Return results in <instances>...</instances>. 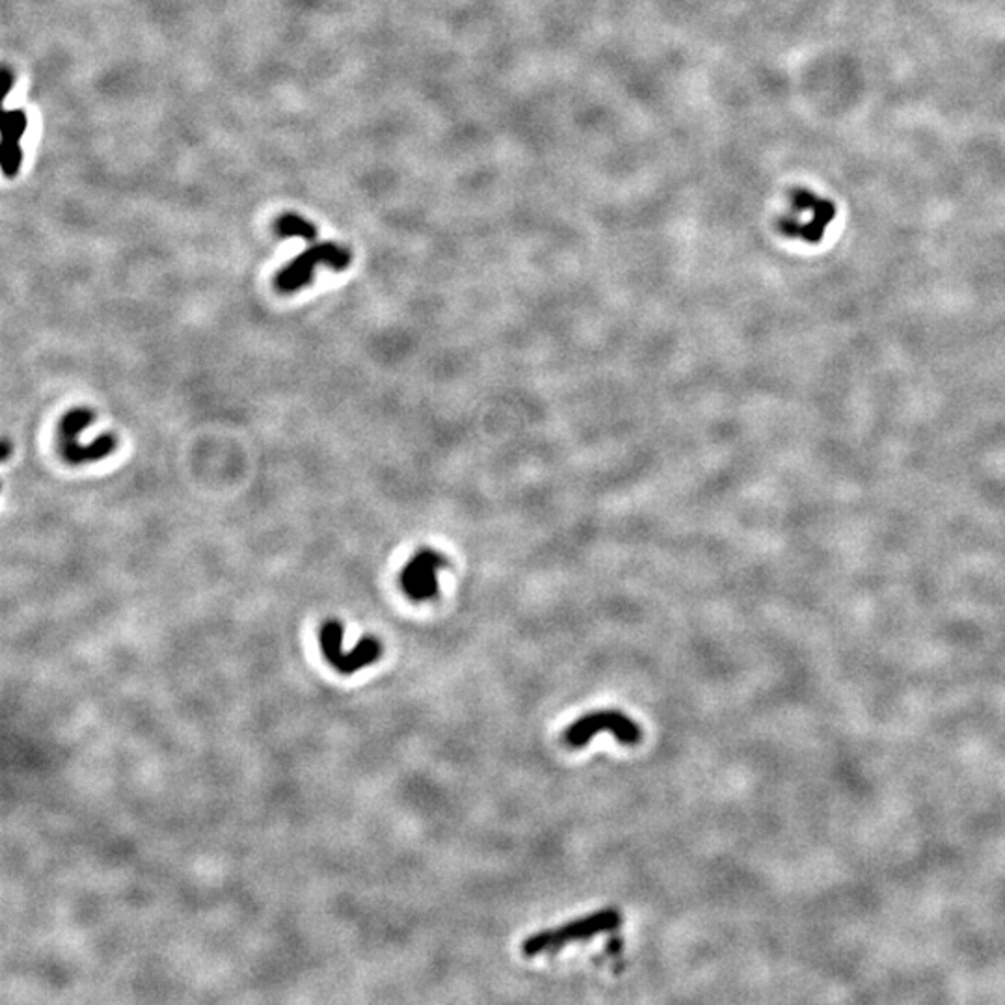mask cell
I'll return each instance as SVG.
<instances>
[{
  "mask_svg": "<svg viewBox=\"0 0 1005 1005\" xmlns=\"http://www.w3.org/2000/svg\"><path fill=\"white\" fill-rule=\"evenodd\" d=\"M622 926V914L617 908H601L598 913L589 914L585 918H577L568 922L564 926L555 929H544V931L534 933L521 945V953L526 957L542 956V953H553V951L563 950L564 946L579 940H590V938L603 935V933H613Z\"/></svg>",
  "mask_w": 1005,
  "mask_h": 1005,
  "instance_id": "1",
  "label": "cell"
},
{
  "mask_svg": "<svg viewBox=\"0 0 1005 1005\" xmlns=\"http://www.w3.org/2000/svg\"><path fill=\"white\" fill-rule=\"evenodd\" d=\"M836 216V205L831 200L815 196L814 192H791L790 208L780 218V234L790 239L820 242L828 224Z\"/></svg>",
  "mask_w": 1005,
  "mask_h": 1005,
  "instance_id": "2",
  "label": "cell"
},
{
  "mask_svg": "<svg viewBox=\"0 0 1005 1005\" xmlns=\"http://www.w3.org/2000/svg\"><path fill=\"white\" fill-rule=\"evenodd\" d=\"M600 732H611L614 739L625 747H635L643 742V730L632 718L622 711L601 710L574 721L564 730L563 743L566 747L581 748L589 745L590 739Z\"/></svg>",
  "mask_w": 1005,
  "mask_h": 1005,
  "instance_id": "3",
  "label": "cell"
},
{
  "mask_svg": "<svg viewBox=\"0 0 1005 1005\" xmlns=\"http://www.w3.org/2000/svg\"><path fill=\"white\" fill-rule=\"evenodd\" d=\"M350 251L336 242H319L296 256L276 276V287L283 293H295L313 280V272L319 264L334 270H345L350 264Z\"/></svg>",
  "mask_w": 1005,
  "mask_h": 1005,
  "instance_id": "4",
  "label": "cell"
},
{
  "mask_svg": "<svg viewBox=\"0 0 1005 1005\" xmlns=\"http://www.w3.org/2000/svg\"><path fill=\"white\" fill-rule=\"evenodd\" d=\"M320 646L331 667L338 668L343 675H352L382 656V644L376 639H363L362 643L355 644L354 651L345 654L343 625L339 624L338 620H330L323 625Z\"/></svg>",
  "mask_w": 1005,
  "mask_h": 1005,
  "instance_id": "5",
  "label": "cell"
},
{
  "mask_svg": "<svg viewBox=\"0 0 1005 1005\" xmlns=\"http://www.w3.org/2000/svg\"><path fill=\"white\" fill-rule=\"evenodd\" d=\"M448 566L442 553L434 550H421L408 561L400 572V587L414 601L432 600L438 596L440 571Z\"/></svg>",
  "mask_w": 1005,
  "mask_h": 1005,
  "instance_id": "6",
  "label": "cell"
},
{
  "mask_svg": "<svg viewBox=\"0 0 1005 1005\" xmlns=\"http://www.w3.org/2000/svg\"><path fill=\"white\" fill-rule=\"evenodd\" d=\"M29 120L23 111H8L2 114V142H0V165L2 172L8 178L18 176L21 162H23V151H21V138L26 133Z\"/></svg>",
  "mask_w": 1005,
  "mask_h": 1005,
  "instance_id": "7",
  "label": "cell"
},
{
  "mask_svg": "<svg viewBox=\"0 0 1005 1005\" xmlns=\"http://www.w3.org/2000/svg\"><path fill=\"white\" fill-rule=\"evenodd\" d=\"M95 414L90 408H75L61 417L60 421V445L61 456L66 462L74 459V454L82 448L79 442L80 434L93 424Z\"/></svg>",
  "mask_w": 1005,
  "mask_h": 1005,
  "instance_id": "8",
  "label": "cell"
},
{
  "mask_svg": "<svg viewBox=\"0 0 1005 1005\" xmlns=\"http://www.w3.org/2000/svg\"><path fill=\"white\" fill-rule=\"evenodd\" d=\"M274 227H276V234L283 239H289V237H298V239L304 240L317 239V229H315L312 222H307L302 216L293 215V213L280 216Z\"/></svg>",
  "mask_w": 1005,
  "mask_h": 1005,
  "instance_id": "9",
  "label": "cell"
},
{
  "mask_svg": "<svg viewBox=\"0 0 1005 1005\" xmlns=\"http://www.w3.org/2000/svg\"><path fill=\"white\" fill-rule=\"evenodd\" d=\"M8 454H10V442L4 440V442H2V459L7 460Z\"/></svg>",
  "mask_w": 1005,
  "mask_h": 1005,
  "instance_id": "10",
  "label": "cell"
}]
</instances>
